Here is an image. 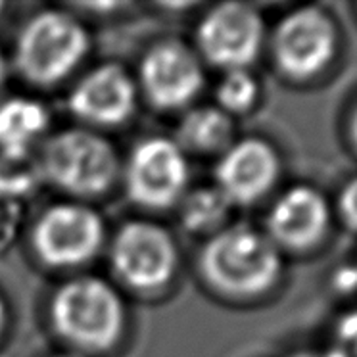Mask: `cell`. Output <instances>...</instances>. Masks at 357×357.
Returning <instances> with one entry per match:
<instances>
[{"mask_svg": "<svg viewBox=\"0 0 357 357\" xmlns=\"http://www.w3.org/2000/svg\"><path fill=\"white\" fill-rule=\"evenodd\" d=\"M218 100L223 112H246L257 100V83L246 70L227 71L218 89Z\"/></svg>", "mask_w": 357, "mask_h": 357, "instance_id": "18", "label": "cell"}, {"mask_svg": "<svg viewBox=\"0 0 357 357\" xmlns=\"http://www.w3.org/2000/svg\"><path fill=\"white\" fill-rule=\"evenodd\" d=\"M58 357H81V356H58Z\"/></svg>", "mask_w": 357, "mask_h": 357, "instance_id": "24", "label": "cell"}, {"mask_svg": "<svg viewBox=\"0 0 357 357\" xmlns=\"http://www.w3.org/2000/svg\"><path fill=\"white\" fill-rule=\"evenodd\" d=\"M4 79H6V60H4V56L0 52V86L4 83Z\"/></svg>", "mask_w": 357, "mask_h": 357, "instance_id": "22", "label": "cell"}, {"mask_svg": "<svg viewBox=\"0 0 357 357\" xmlns=\"http://www.w3.org/2000/svg\"><path fill=\"white\" fill-rule=\"evenodd\" d=\"M4 325H6V307H4V302L0 300V334L4 331Z\"/></svg>", "mask_w": 357, "mask_h": 357, "instance_id": "23", "label": "cell"}, {"mask_svg": "<svg viewBox=\"0 0 357 357\" xmlns=\"http://www.w3.org/2000/svg\"><path fill=\"white\" fill-rule=\"evenodd\" d=\"M280 160L261 139H244L227 148L215 169L218 190L229 204H254L277 183Z\"/></svg>", "mask_w": 357, "mask_h": 357, "instance_id": "11", "label": "cell"}, {"mask_svg": "<svg viewBox=\"0 0 357 357\" xmlns=\"http://www.w3.org/2000/svg\"><path fill=\"white\" fill-rule=\"evenodd\" d=\"M2 8H4V6H2V2H0V10H2Z\"/></svg>", "mask_w": 357, "mask_h": 357, "instance_id": "25", "label": "cell"}, {"mask_svg": "<svg viewBox=\"0 0 357 357\" xmlns=\"http://www.w3.org/2000/svg\"><path fill=\"white\" fill-rule=\"evenodd\" d=\"M43 167L31 152L2 154L0 152V198H20L29 195L43 181Z\"/></svg>", "mask_w": 357, "mask_h": 357, "instance_id": "16", "label": "cell"}, {"mask_svg": "<svg viewBox=\"0 0 357 357\" xmlns=\"http://www.w3.org/2000/svg\"><path fill=\"white\" fill-rule=\"evenodd\" d=\"M178 137L196 152L227 150L233 139V123L221 108H196L181 121Z\"/></svg>", "mask_w": 357, "mask_h": 357, "instance_id": "15", "label": "cell"}, {"mask_svg": "<svg viewBox=\"0 0 357 357\" xmlns=\"http://www.w3.org/2000/svg\"><path fill=\"white\" fill-rule=\"evenodd\" d=\"M188 183L183 148L169 139L142 140L127 163V192L146 208H167L178 200Z\"/></svg>", "mask_w": 357, "mask_h": 357, "instance_id": "8", "label": "cell"}, {"mask_svg": "<svg viewBox=\"0 0 357 357\" xmlns=\"http://www.w3.org/2000/svg\"><path fill=\"white\" fill-rule=\"evenodd\" d=\"M349 139H351L357 150V106L354 109V114H351V119H349Z\"/></svg>", "mask_w": 357, "mask_h": 357, "instance_id": "21", "label": "cell"}, {"mask_svg": "<svg viewBox=\"0 0 357 357\" xmlns=\"http://www.w3.org/2000/svg\"><path fill=\"white\" fill-rule=\"evenodd\" d=\"M200 269L211 287L225 294H261L279 280L280 254L267 234L231 227L211 236L200 254Z\"/></svg>", "mask_w": 357, "mask_h": 357, "instance_id": "1", "label": "cell"}, {"mask_svg": "<svg viewBox=\"0 0 357 357\" xmlns=\"http://www.w3.org/2000/svg\"><path fill=\"white\" fill-rule=\"evenodd\" d=\"M229 200L218 188H198L183 202V223L188 231H210L227 218Z\"/></svg>", "mask_w": 357, "mask_h": 357, "instance_id": "17", "label": "cell"}, {"mask_svg": "<svg viewBox=\"0 0 357 357\" xmlns=\"http://www.w3.org/2000/svg\"><path fill=\"white\" fill-rule=\"evenodd\" d=\"M331 225L326 198L307 185L288 188L273 204L267 231L273 244L288 250H310L323 242Z\"/></svg>", "mask_w": 357, "mask_h": 357, "instance_id": "12", "label": "cell"}, {"mask_svg": "<svg viewBox=\"0 0 357 357\" xmlns=\"http://www.w3.org/2000/svg\"><path fill=\"white\" fill-rule=\"evenodd\" d=\"M264 20L242 2L219 4L198 25V47L213 66L246 70L264 47Z\"/></svg>", "mask_w": 357, "mask_h": 357, "instance_id": "7", "label": "cell"}, {"mask_svg": "<svg viewBox=\"0 0 357 357\" xmlns=\"http://www.w3.org/2000/svg\"><path fill=\"white\" fill-rule=\"evenodd\" d=\"M48 127L47 108L31 98H10L0 104V152L24 154Z\"/></svg>", "mask_w": 357, "mask_h": 357, "instance_id": "14", "label": "cell"}, {"mask_svg": "<svg viewBox=\"0 0 357 357\" xmlns=\"http://www.w3.org/2000/svg\"><path fill=\"white\" fill-rule=\"evenodd\" d=\"M334 349L340 357H357V307L338 319L334 328Z\"/></svg>", "mask_w": 357, "mask_h": 357, "instance_id": "19", "label": "cell"}, {"mask_svg": "<svg viewBox=\"0 0 357 357\" xmlns=\"http://www.w3.org/2000/svg\"><path fill=\"white\" fill-rule=\"evenodd\" d=\"M89 37L75 17L63 12H40L24 25L16 47L17 70L25 77L50 85L63 79L86 54Z\"/></svg>", "mask_w": 357, "mask_h": 357, "instance_id": "3", "label": "cell"}, {"mask_svg": "<svg viewBox=\"0 0 357 357\" xmlns=\"http://www.w3.org/2000/svg\"><path fill=\"white\" fill-rule=\"evenodd\" d=\"M271 47L280 73L296 81H307L333 62L338 48V29L323 8L303 6L280 20Z\"/></svg>", "mask_w": 357, "mask_h": 357, "instance_id": "5", "label": "cell"}, {"mask_svg": "<svg viewBox=\"0 0 357 357\" xmlns=\"http://www.w3.org/2000/svg\"><path fill=\"white\" fill-rule=\"evenodd\" d=\"M140 81L154 106L181 108L200 93L204 71L195 52L181 43L165 40L150 48L142 58Z\"/></svg>", "mask_w": 357, "mask_h": 357, "instance_id": "10", "label": "cell"}, {"mask_svg": "<svg viewBox=\"0 0 357 357\" xmlns=\"http://www.w3.org/2000/svg\"><path fill=\"white\" fill-rule=\"evenodd\" d=\"M43 175L79 196L100 195L117 173L116 150L100 135L83 129L58 132L39 160Z\"/></svg>", "mask_w": 357, "mask_h": 357, "instance_id": "4", "label": "cell"}, {"mask_svg": "<svg viewBox=\"0 0 357 357\" xmlns=\"http://www.w3.org/2000/svg\"><path fill=\"white\" fill-rule=\"evenodd\" d=\"M58 333L85 349H108L123 331L121 298L100 279H75L56 292L50 307Z\"/></svg>", "mask_w": 357, "mask_h": 357, "instance_id": "2", "label": "cell"}, {"mask_svg": "<svg viewBox=\"0 0 357 357\" xmlns=\"http://www.w3.org/2000/svg\"><path fill=\"white\" fill-rule=\"evenodd\" d=\"M135 85L121 66L106 63L91 71L70 96V108L89 123L117 125L135 109Z\"/></svg>", "mask_w": 357, "mask_h": 357, "instance_id": "13", "label": "cell"}, {"mask_svg": "<svg viewBox=\"0 0 357 357\" xmlns=\"http://www.w3.org/2000/svg\"><path fill=\"white\" fill-rule=\"evenodd\" d=\"M112 267L137 290L165 287L177 269V248L169 233L154 223L132 221L121 227L112 248Z\"/></svg>", "mask_w": 357, "mask_h": 357, "instance_id": "6", "label": "cell"}, {"mask_svg": "<svg viewBox=\"0 0 357 357\" xmlns=\"http://www.w3.org/2000/svg\"><path fill=\"white\" fill-rule=\"evenodd\" d=\"M336 210L340 215L342 225L346 227L349 233L357 234V177L344 183L336 200Z\"/></svg>", "mask_w": 357, "mask_h": 357, "instance_id": "20", "label": "cell"}, {"mask_svg": "<svg viewBox=\"0 0 357 357\" xmlns=\"http://www.w3.org/2000/svg\"><path fill=\"white\" fill-rule=\"evenodd\" d=\"M104 238L100 215L79 204H58L33 231L35 250L50 265H79L98 252Z\"/></svg>", "mask_w": 357, "mask_h": 357, "instance_id": "9", "label": "cell"}]
</instances>
